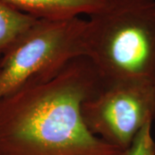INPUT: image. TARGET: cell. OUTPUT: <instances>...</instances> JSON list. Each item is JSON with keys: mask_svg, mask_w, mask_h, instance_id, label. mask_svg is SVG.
I'll return each mask as SVG.
<instances>
[{"mask_svg": "<svg viewBox=\"0 0 155 155\" xmlns=\"http://www.w3.org/2000/svg\"><path fill=\"white\" fill-rule=\"evenodd\" d=\"M81 56L0 98V155H126L90 132L82 104L104 87Z\"/></svg>", "mask_w": 155, "mask_h": 155, "instance_id": "obj_1", "label": "cell"}, {"mask_svg": "<svg viewBox=\"0 0 155 155\" xmlns=\"http://www.w3.org/2000/svg\"><path fill=\"white\" fill-rule=\"evenodd\" d=\"M37 19H65L91 14L104 5L107 0H4Z\"/></svg>", "mask_w": 155, "mask_h": 155, "instance_id": "obj_5", "label": "cell"}, {"mask_svg": "<svg viewBox=\"0 0 155 155\" xmlns=\"http://www.w3.org/2000/svg\"><path fill=\"white\" fill-rule=\"evenodd\" d=\"M86 20L79 17L36 22L0 60V98L28 81L55 74L84 56Z\"/></svg>", "mask_w": 155, "mask_h": 155, "instance_id": "obj_3", "label": "cell"}, {"mask_svg": "<svg viewBox=\"0 0 155 155\" xmlns=\"http://www.w3.org/2000/svg\"><path fill=\"white\" fill-rule=\"evenodd\" d=\"M37 20L0 0V60Z\"/></svg>", "mask_w": 155, "mask_h": 155, "instance_id": "obj_6", "label": "cell"}, {"mask_svg": "<svg viewBox=\"0 0 155 155\" xmlns=\"http://www.w3.org/2000/svg\"><path fill=\"white\" fill-rule=\"evenodd\" d=\"M152 123L142 127L134 137L126 155H155V142L152 134Z\"/></svg>", "mask_w": 155, "mask_h": 155, "instance_id": "obj_7", "label": "cell"}, {"mask_svg": "<svg viewBox=\"0 0 155 155\" xmlns=\"http://www.w3.org/2000/svg\"><path fill=\"white\" fill-rule=\"evenodd\" d=\"M154 89H155V84H154Z\"/></svg>", "mask_w": 155, "mask_h": 155, "instance_id": "obj_8", "label": "cell"}, {"mask_svg": "<svg viewBox=\"0 0 155 155\" xmlns=\"http://www.w3.org/2000/svg\"><path fill=\"white\" fill-rule=\"evenodd\" d=\"M84 57L104 84H155V0H107L86 20Z\"/></svg>", "mask_w": 155, "mask_h": 155, "instance_id": "obj_2", "label": "cell"}, {"mask_svg": "<svg viewBox=\"0 0 155 155\" xmlns=\"http://www.w3.org/2000/svg\"><path fill=\"white\" fill-rule=\"evenodd\" d=\"M81 111L90 132L126 152L139 131L155 119L154 85L104 84L84 102Z\"/></svg>", "mask_w": 155, "mask_h": 155, "instance_id": "obj_4", "label": "cell"}]
</instances>
